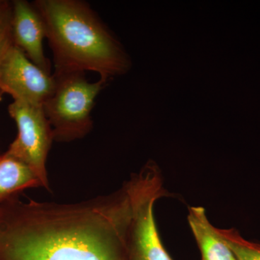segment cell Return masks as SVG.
<instances>
[{
	"instance_id": "1",
	"label": "cell",
	"mask_w": 260,
	"mask_h": 260,
	"mask_svg": "<svg viewBox=\"0 0 260 260\" xmlns=\"http://www.w3.org/2000/svg\"><path fill=\"white\" fill-rule=\"evenodd\" d=\"M75 204L0 202V260H127V184Z\"/></svg>"
},
{
	"instance_id": "2",
	"label": "cell",
	"mask_w": 260,
	"mask_h": 260,
	"mask_svg": "<svg viewBox=\"0 0 260 260\" xmlns=\"http://www.w3.org/2000/svg\"><path fill=\"white\" fill-rule=\"evenodd\" d=\"M54 56V73L94 72L107 81L129 61L99 15L81 0H37Z\"/></svg>"
},
{
	"instance_id": "3",
	"label": "cell",
	"mask_w": 260,
	"mask_h": 260,
	"mask_svg": "<svg viewBox=\"0 0 260 260\" xmlns=\"http://www.w3.org/2000/svg\"><path fill=\"white\" fill-rule=\"evenodd\" d=\"M55 88L43 105L54 140L70 143L82 139L93 129L91 112L107 81L89 82L85 73H53Z\"/></svg>"
},
{
	"instance_id": "4",
	"label": "cell",
	"mask_w": 260,
	"mask_h": 260,
	"mask_svg": "<svg viewBox=\"0 0 260 260\" xmlns=\"http://www.w3.org/2000/svg\"><path fill=\"white\" fill-rule=\"evenodd\" d=\"M126 183L131 198L126 239L127 260H173L162 245L153 215L155 202L167 194L160 171L147 164Z\"/></svg>"
},
{
	"instance_id": "5",
	"label": "cell",
	"mask_w": 260,
	"mask_h": 260,
	"mask_svg": "<svg viewBox=\"0 0 260 260\" xmlns=\"http://www.w3.org/2000/svg\"><path fill=\"white\" fill-rule=\"evenodd\" d=\"M8 112L16 123L18 135L5 153L28 166L43 187L49 190L47 160L54 140L43 106L14 101L8 107Z\"/></svg>"
},
{
	"instance_id": "6",
	"label": "cell",
	"mask_w": 260,
	"mask_h": 260,
	"mask_svg": "<svg viewBox=\"0 0 260 260\" xmlns=\"http://www.w3.org/2000/svg\"><path fill=\"white\" fill-rule=\"evenodd\" d=\"M55 88L52 74L46 73L13 45L0 62V90L14 101L44 105Z\"/></svg>"
},
{
	"instance_id": "7",
	"label": "cell",
	"mask_w": 260,
	"mask_h": 260,
	"mask_svg": "<svg viewBox=\"0 0 260 260\" xmlns=\"http://www.w3.org/2000/svg\"><path fill=\"white\" fill-rule=\"evenodd\" d=\"M13 37L16 47L34 64L51 74L50 61L44 54L43 42L47 28L42 15L34 3L25 0L13 1Z\"/></svg>"
},
{
	"instance_id": "8",
	"label": "cell",
	"mask_w": 260,
	"mask_h": 260,
	"mask_svg": "<svg viewBox=\"0 0 260 260\" xmlns=\"http://www.w3.org/2000/svg\"><path fill=\"white\" fill-rule=\"evenodd\" d=\"M187 219L202 260H237L219 235L218 229L210 223L204 208L189 207Z\"/></svg>"
},
{
	"instance_id": "9",
	"label": "cell",
	"mask_w": 260,
	"mask_h": 260,
	"mask_svg": "<svg viewBox=\"0 0 260 260\" xmlns=\"http://www.w3.org/2000/svg\"><path fill=\"white\" fill-rule=\"evenodd\" d=\"M43 187L28 166L6 153L0 157V202L29 188Z\"/></svg>"
},
{
	"instance_id": "10",
	"label": "cell",
	"mask_w": 260,
	"mask_h": 260,
	"mask_svg": "<svg viewBox=\"0 0 260 260\" xmlns=\"http://www.w3.org/2000/svg\"><path fill=\"white\" fill-rule=\"evenodd\" d=\"M218 232L237 260H260V244L249 242L234 229H219Z\"/></svg>"
},
{
	"instance_id": "11",
	"label": "cell",
	"mask_w": 260,
	"mask_h": 260,
	"mask_svg": "<svg viewBox=\"0 0 260 260\" xmlns=\"http://www.w3.org/2000/svg\"><path fill=\"white\" fill-rule=\"evenodd\" d=\"M13 1L0 0V62L15 45L13 37Z\"/></svg>"
},
{
	"instance_id": "12",
	"label": "cell",
	"mask_w": 260,
	"mask_h": 260,
	"mask_svg": "<svg viewBox=\"0 0 260 260\" xmlns=\"http://www.w3.org/2000/svg\"><path fill=\"white\" fill-rule=\"evenodd\" d=\"M3 94L4 93H3V92H2L1 90H0V102H1L2 99H3Z\"/></svg>"
},
{
	"instance_id": "13",
	"label": "cell",
	"mask_w": 260,
	"mask_h": 260,
	"mask_svg": "<svg viewBox=\"0 0 260 260\" xmlns=\"http://www.w3.org/2000/svg\"><path fill=\"white\" fill-rule=\"evenodd\" d=\"M1 155H2L1 154H0V157H1Z\"/></svg>"
}]
</instances>
